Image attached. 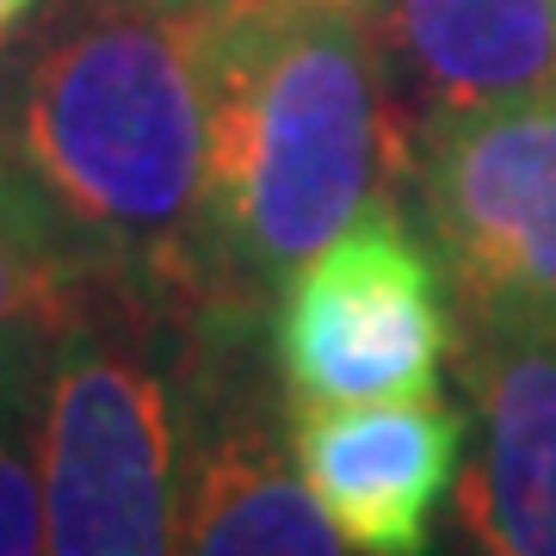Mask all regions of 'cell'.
Returning a JSON list of instances; mask_svg holds the SVG:
<instances>
[{"mask_svg": "<svg viewBox=\"0 0 556 556\" xmlns=\"http://www.w3.org/2000/svg\"><path fill=\"white\" fill-rule=\"evenodd\" d=\"M199 285L254 298L371 204L396 155L378 0H204Z\"/></svg>", "mask_w": 556, "mask_h": 556, "instance_id": "1", "label": "cell"}, {"mask_svg": "<svg viewBox=\"0 0 556 556\" xmlns=\"http://www.w3.org/2000/svg\"><path fill=\"white\" fill-rule=\"evenodd\" d=\"M20 155L56 217L124 273L199 285L211 68L204 0H142L68 25L25 75Z\"/></svg>", "mask_w": 556, "mask_h": 556, "instance_id": "2", "label": "cell"}, {"mask_svg": "<svg viewBox=\"0 0 556 556\" xmlns=\"http://www.w3.org/2000/svg\"><path fill=\"white\" fill-rule=\"evenodd\" d=\"M174 396L130 309L112 298H68L43 353L38 477L43 551L155 556L174 551L179 445Z\"/></svg>", "mask_w": 556, "mask_h": 556, "instance_id": "3", "label": "cell"}, {"mask_svg": "<svg viewBox=\"0 0 556 556\" xmlns=\"http://www.w3.org/2000/svg\"><path fill=\"white\" fill-rule=\"evenodd\" d=\"M420 192L445 285L477 334L556 340V87L439 112Z\"/></svg>", "mask_w": 556, "mask_h": 556, "instance_id": "4", "label": "cell"}, {"mask_svg": "<svg viewBox=\"0 0 556 556\" xmlns=\"http://www.w3.org/2000/svg\"><path fill=\"white\" fill-rule=\"evenodd\" d=\"M445 266L396 204H358L278 298V371L298 408L433 396L445 358Z\"/></svg>", "mask_w": 556, "mask_h": 556, "instance_id": "5", "label": "cell"}, {"mask_svg": "<svg viewBox=\"0 0 556 556\" xmlns=\"http://www.w3.org/2000/svg\"><path fill=\"white\" fill-rule=\"evenodd\" d=\"M298 470L346 551H427L439 495L452 489L464 415L433 396L298 408Z\"/></svg>", "mask_w": 556, "mask_h": 556, "instance_id": "6", "label": "cell"}, {"mask_svg": "<svg viewBox=\"0 0 556 556\" xmlns=\"http://www.w3.org/2000/svg\"><path fill=\"white\" fill-rule=\"evenodd\" d=\"M482 452L457 482L477 551L556 556V340L482 334L470 353Z\"/></svg>", "mask_w": 556, "mask_h": 556, "instance_id": "7", "label": "cell"}, {"mask_svg": "<svg viewBox=\"0 0 556 556\" xmlns=\"http://www.w3.org/2000/svg\"><path fill=\"white\" fill-rule=\"evenodd\" d=\"M378 31L433 118L556 87V0H378Z\"/></svg>", "mask_w": 556, "mask_h": 556, "instance_id": "8", "label": "cell"}, {"mask_svg": "<svg viewBox=\"0 0 556 556\" xmlns=\"http://www.w3.org/2000/svg\"><path fill=\"white\" fill-rule=\"evenodd\" d=\"M174 551L204 556H321L346 551L309 482L266 433H217L179 482Z\"/></svg>", "mask_w": 556, "mask_h": 556, "instance_id": "9", "label": "cell"}, {"mask_svg": "<svg viewBox=\"0 0 556 556\" xmlns=\"http://www.w3.org/2000/svg\"><path fill=\"white\" fill-rule=\"evenodd\" d=\"M75 298V266L62 254V217L0 155V346L38 334Z\"/></svg>", "mask_w": 556, "mask_h": 556, "instance_id": "10", "label": "cell"}, {"mask_svg": "<svg viewBox=\"0 0 556 556\" xmlns=\"http://www.w3.org/2000/svg\"><path fill=\"white\" fill-rule=\"evenodd\" d=\"M56 321L38 328V334L13 340V346H0V556L43 551L38 415H31V390H25V378L43 371V353H50Z\"/></svg>", "mask_w": 556, "mask_h": 556, "instance_id": "11", "label": "cell"}, {"mask_svg": "<svg viewBox=\"0 0 556 556\" xmlns=\"http://www.w3.org/2000/svg\"><path fill=\"white\" fill-rule=\"evenodd\" d=\"M31 7H38V0H0V31H7V25H20Z\"/></svg>", "mask_w": 556, "mask_h": 556, "instance_id": "12", "label": "cell"}]
</instances>
